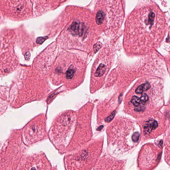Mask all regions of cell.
Here are the masks:
<instances>
[{
	"label": "cell",
	"mask_w": 170,
	"mask_h": 170,
	"mask_svg": "<svg viewBox=\"0 0 170 170\" xmlns=\"http://www.w3.org/2000/svg\"><path fill=\"white\" fill-rule=\"evenodd\" d=\"M127 23L128 40L140 46L149 47L156 42L165 26L162 14L156 7L146 5L133 13Z\"/></svg>",
	"instance_id": "obj_1"
},
{
	"label": "cell",
	"mask_w": 170,
	"mask_h": 170,
	"mask_svg": "<svg viewBox=\"0 0 170 170\" xmlns=\"http://www.w3.org/2000/svg\"><path fill=\"white\" fill-rule=\"evenodd\" d=\"M160 148L147 146L142 148L138 158L139 167L141 170H150L156 167L160 160Z\"/></svg>",
	"instance_id": "obj_2"
},
{
	"label": "cell",
	"mask_w": 170,
	"mask_h": 170,
	"mask_svg": "<svg viewBox=\"0 0 170 170\" xmlns=\"http://www.w3.org/2000/svg\"><path fill=\"white\" fill-rule=\"evenodd\" d=\"M22 148L17 146H7L0 152V170H12L11 162H16L19 158L20 150Z\"/></svg>",
	"instance_id": "obj_3"
},
{
	"label": "cell",
	"mask_w": 170,
	"mask_h": 170,
	"mask_svg": "<svg viewBox=\"0 0 170 170\" xmlns=\"http://www.w3.org/2000/svg\"><path fill=\"white\" fill-rule=\"evenodd\" d=\"M125 164L124 161L108 156L103 159L100 170H124Z\"/></svg>",
	"instance_id": "obj_4"
},
{
	"label": "cell",
	"mask_w": 170,
	"mask_h": 170,
	"mask_svg": "<svg viewBox=\"0 0 170 170\" xmlns=\"http://www.w3.org/2000/svg\"><path fill=\"white\" fill-rule=\"evenodd\" d=\"M16 170H40V169L35 156H28L22 158Z\"/></svg>",
	"instance_id": "obj_5"
},
{
	"label": "cell",
	"mask_w": 170,
	"mask_h": 170,
	"mask_svg": "<svg viewBox=\"0 0 170 170\" xmlns=\"http://www.w3.org/2000/svg\"><path fill=\"white\" fill-rule=\"evenodd\" d=\"M158 122L156 120L148 121L145 124L144 127V133L146 135L149 134L152 130L155 129L158 127Z\"/></svg>",
	"instance_id": "obj_6"
},
{
	"label": "cell",
	"mask_w": 170,
	"mask_h": 170,
	"mask_svg": "<svg viewBox=\"0 0 170 170\" xmlns=\"http://www.w3.org/2000/svg\"><path fill=\"white\" fill-rule=\"evenodd\" d=\"M105 18V14L104 12L102 10L99 11L96 14V23L98 25L102 24Z\"/></svg>",
	"instance_id": "obj_7"
},
{
	"label": "cell",
	"mask_w": 170,
	"mask_h": 170,
	"mask_svg": "<svg viewBox=\"0 0 170 170\" xmlns=\"http://www.w3.org/2000/svg\"><path fill=\"white\" fill-rule=\"evenodd\" d=\"M106 70V66L104 64H100L95 73V76L99 77L102 76L104 74Z\"/></svg>",
	"instance_id": "obj_8"
},
{
	"label": "cell",
	"mask_w": 170,
	"mask_h": 170,
	"mask_svg": "<svg viewBox=\"0 0 170 170\" xmlns=\"http://www.w3.org/2000/svg\"><path fill=\"white\" fill-rule=\"evenodd\" d=\"M76 70L74 68H69L66 73V77L68 79H72L74 76Z\"/></svg>",
	"instance_id": "obj_9"
},
{
	"label": "cell",
	"mask_w": 170,
	"mask_h": 170,
	"mask_svg": "<svg viewBox=\"0 0 170 170\" xmlns=\"http://www.w3.org/2000/svg\"><path fill=\"white\" fill-rule=\"evenodd\" d=\"M140 98L137 96H134L131 99V102L135 107L138 106L140 104Z\"/></svg>",
	"instance_id": "obj_10"
},
{
	"label": "cell",
	"mask_w": 170,
	"mask_h": 170,
	"mask_svg": "<svg viewBox=\"0 0 170 170\" xmlns=\"http://www.w3.org/2000/svg\"><path fill=\"white\" fill-rule=\"evenodd\" d=\"M140 135L139 132H135L133 134L132 136V141L134 143H137L138 142Z\"/></svg>",
	"instance_id": "obj_11"
},
{
	"label": "cell",
	"mask_w": 170,
	"mask_h": 170,
	"mask_svg": "<svg viewBox=\"0 0 170 170\" xmlns=\"http://www.w3.org/2000/svg\"><path fill=\"white\" fill-rule=\"evenodd\" d=\"M48 38V37L45 36L44 37H40L37 39L36 42L38 44H41L43 43Z\"/></svg>",
	"instance_id": "obj_12"
},
{
	"label": "cell",
	"mask_w": 170,
	"mask_h": 170,
	"mask_svg": "<svg viewBox=\"0 0 170 170\" xmlns=\"http://www.w3.org/2000/svg\"><path fill=\"white\" fill-rule=\"evenodd\" d=\"M116 111H114L110 115L105 118V121L107 122H110L113 119L114 117L116 115Z\"/></svg>",
	"instance_id": "obj_13"
},
{
	"label": "cell",
	"mask_w": 170,
	"mask_h": 170,
	"mask_svg": "<svg viewBox=\"0 0 170 170\" xmlns=\"http://www.w3.org/2000/svg\"><path fill=\"white\" fill-rule=\"evenodd\" d=\"M140 98L141 101L143 102H147L149 100L148 95L145 93L142 94L141 98Z\"/></svg>",
	"instance_id": "obj_14"
},
{
	"label": "cell",
	"mask_w": 170,
	"mask_h": 170,
	"mask_svg": "<svg viewBox=\"0 0 170 170\" xmlns=\"http://www.w3.org/2000/svg\"><path fill=\"white\" fill-rule=\"evenodd\" d=\"M142 87L143 91H147L148 89H149L151 87L150 84L148 83H146L143 84L141 85Z\"/></svg>",
	"instance_id": "obj_15"
},
{
	"label": "cell",
	"mask_w": 170,
	"mask_h": 170,
	"mask_svg": "<svg viewBox=\"0 0 170 170\" xmlns=\"http://www.w3.org/2000/svg\"><path fill=\"white\" fill-rule=\"evenodd\" d=\"M102 45L101 43H98L94 45L93 46V49L94 51H95V53H96L100 49L101 46H102Z\"/></svg>",
	"instance_id": "obj_16"
},
{
	"label": "cell",
	"mask_w": 170,
	"mask_h": 170,
	"mask_svg": "<svg viewBox=\"0 0 170 170\" xmlns=\"http://www.w3.org/2000/svg\"><path fill=\"white\" fill-rule=\"evenodd\" d=\"M135 92L137 94H141L142 93L143 91L142 87L141 85H140L135 90Z\"/></svg>",
	"instance_id": "obj_17"
},
{
	"label": "cell",
	"mask_w": 170,
	"mask_h": 170,
	"mask_svg": "<svg viewBox=\"0 0 170 170\" xmlns=\"http://www.w3.org/2000/svg\"><path fill=\"white\" fill-rule=\"evenodd\" d=\"M145 108L143 106H141V105H139L138 106L136 107L134 109V110L137 112L141 111H143Z\"/></svg>",
	"instance_id": "obj_18"
}]
</instances>
